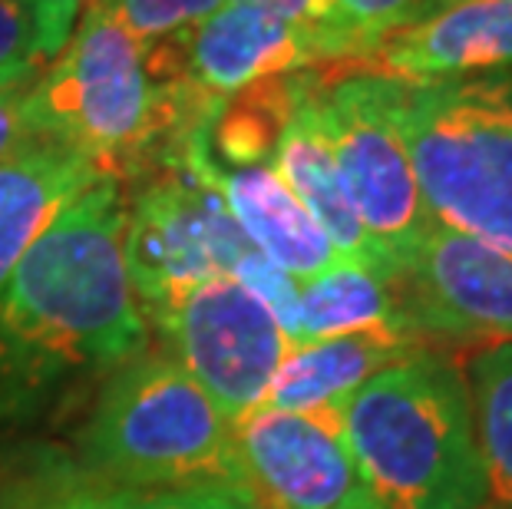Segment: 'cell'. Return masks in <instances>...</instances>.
I'll use <instances>...</instances> for the list:
<instances>
[{
	"label": "cell",
	"instance_id": "6da1fadb",
	"mask_svg": "<svg viewBox=\"0 0 512 509\" xmlns=\"http://www.w3.org/2000/svg\"><path fill=\"white\" fill-rule=\"evenodd\" d=\"M126 199L100 176L43 232L0 291V394L116 371L146 344L126 265Z\"/></svg>",
	"mask_w": 512,
	"mask_h": 509
},
{
	"label": "cell",
	"instance_id": "7a4b0ae2",
	"mask_svg": "<svg viewBox=\"0 0 512 509\" xmlns=\"http://www.w3.org/2000/svg\"><path fill=\"white\" fill-rule=\"evenodd\" d=\"M219 113L185 83L182 34L139 40L96 0L27 100L34 136L76 149L113 179L166 139L176 162Z\"/></svg>",
	"mask_w": 512,
	"mask_h": 509
},
{
	"label": "cell",
	"instance_id": "3957f363",
	"mask_svg": "<svg viewBox=\"0 0 512 509\" xmlns=\"http://www.w3.org/2000/svg\"><path fill=\"white\" fill-rule=\"evenodd\" d=\"M357 480L384 509H483L466 377L440 354L417 351L357 391L344 407Z\"/></svg>",
	"mask_w": 512,
	"mask_h": 509
},
{
	"label": "cell",
	"instance_id": "277c9868",
	"mask_svg": "<svg viewBox=\"0 0 512 509\" xmlns=\"http://www.w3.org/2000/svg\"><path fill=\"white\" fill-rule=\"evenodd\" d=\"M83 463L116 490L248 486L232 420L172 354L116 367L86 427Z\"/></svg>",
	"mask_w": 512,
	"mask_h": 509
},
{
	"label": "cell",
	"instance_id": "5b68a950",
	"mask_svg": "<svg viewBox=\"0 0 512 509\" xmlns=\"http://www.w3.org/2000/svg\"><path fill=\"white\" fill-rule=\"evenodd\" d=\"M400 129L430 219L512 255V73L403 83Z\"/></svg>",
	"mask_w": 512,
	"mask_h": 509
},
{
	"label": "cell",
	"instance_id": "8992f818",
	"mask_svg": "<svg viewBox=\"0 0 512 509\" xmlns=\"http://www.w3.org/2000/svg\"><path fill=\"white\" fill-rule=\"evenodd\" d=\"M400 80L377 73H341L318 83V119L331 143L337 172L367 235L374 238L394 278L430 229L413 162L400 129Z\"/></svg>",
	"mask_w": 512,
	"mask_h": 509
},
{
	"label": "cell",
	"instance_id": "52a82bcc",
	"mask_svg": "<svg viewBox=\"0 0 512 509\" xmlns=\"http://www.w3.org/2000/svg\"><path fill=\"white\" fill-rule=\"evenodd\" d=\"M248 248L219 189L185 159L126 205V265L146 318L199 281L232 275Z\"/></svg>",
	"mask_w": 512,
	"mask_h": 509
},
{
	"label": "cell",
	"instance_id": "ba28073f",
	"mask_svg": "<svg viewBox=\"0 0 512 509\" xmlns=\"http://www.w3.org/2000/svg\"><path fill=\"white\" fill-rule=\"evenodd\" d=\"M172 357L232 420L265 404L268 384L288 351L275 314L232 275L205 278L152 311Z\"/></svg>",
	"mask_w": 512,
	"mask_h": 509
},
{
	"label": "cell",
	"instance_id": "9c48e42d",
	"mask_svg": "<svg viewBox=\"0 0 512 509\" xmlns=\"http://www.w3.org/2000/svg\"><path fill=\"white\" fill-rule=\"evenodd\" d=\"M413 331L446 341H512V255L430 222L397 278Z\"/></svg>",
	"mask_w": 512,
	"mask_h": 509
},
{
	"label": "cell",
	"instance_id": "30bf717a",
	"mask_svg": "<svg viewBox=\"0 0 512 509\" xmlns=\"http://www.w3.org/2000/svg\"><path fill=\"white\" fill-rule=\"evenodd\" d=\"M232 427L261 509H337L361 486L344 437V407L261 404Z\"/></svg>",
	"mask_w": 512,
	"mask_h": 509
},
{
	"label": "cell",
	"instance_id": "8fae6325",
	"mask_svg": "<svg viewBox=\"0 0 512 509\" xmlns=\"http://www.w3.org/2000/svg\"><path fill=\"white\" fill-rule=\"evenodd\" d=\"M321 43L311 30L252 4H228L182 34V73L192 93L215 110L261 80L314 67Z\"/></svg>",
	"mask_w": 512,
	"mask_h": 509
},
{
	"label": "cell",
	"instance_id": "7c38bea8",
	"mask_svg": "<svg viewBox=\"0 0 512 509\" xmlns=\"http://www.w3.org/2000/svg\"><path fill=\"white\" fill-rule=\"evenodd\" d=\"M364 73L427 83L512 73V0H470L417 17L357 60Z\"/></svg>",
	"mask_w": 512,
	"mask_h": 509
},
{
	"label": "cell",
	"instance_id": "4fadbf2b",
	"mask_svg": "<svg viewBox=\"0 0 512 509\" xmlns=\"http://www.w3.org/2000/svg\"><path fill=\"white\" fill-rule=\"evenodd\" d=\"M179 159L192 162L219 189L225 209L232 212L248 242L294 281L318 278L337 262H344L331 238L271 166L222 169L212 159L209 129L192 136Z\"/></svg>",
	"mask_w": 512,
	"mask_h": 509
},
{
	"label": "cell",
	"instance_id": "5bb4252c",
	"mask_svg": "<svg viewBox=\"0 0 512 509\" xmlns=\"http://www.w3.org/2000/svg\"><path fill=\"white\" fill-rule=\"evenodd\" d=\"M318 77H311L308 90L301 93L298 106L288 116L285 129L278 136V146L271 153L268 166L278 172L281 182L301 199L304 209L311 212V219L321 225L324 235L331 238V245L337 248V255L344 262H354L361 268H370L380 278L394 281L397 278L390 272V265L384 262L380 248L374 245V238L367 235L354 212V202L347 196L344 179L337 172V162L331 153V143L324 136V126L318 119Z\"/></svg>",
	"mask_w": 512,
	"mask_h": 509
},
{
	"label": "cell",
	"instance_id": "9a60e30c",
	"mask_svg": "<svg viewBox=\"0 0 512 509\" xmlns=\"http://www.w3.org/2000/svg\"><path fill=\"white\" fill-rule=\"evenodd\" d=\"M417 351H423V338L400 328H374L288 344L268 384L265 404L281 410L347 407V400L370 377Z\"/></svg>",
	"mask_w": 512,
	"mask_h": 509
},
{
	"label": "cell",
	"instance_id": "2e32d148",
	"mask_svg": "<svg viewBox=\"0 0 512 509\" xmlns=\"http://www.w3.org/2000/svg\"><path fill=\"white\" fill-rule=\"evenodd\" d=\"M103 172L57 139L34 136L0 159V291L27 248Z\"/></svg>",
	"mask_w": 512,
	"mask_h": 509
},
{
	"label": "cell",
	"instance_id": "e0dca14e",
	"mask_svg": "<svg viewBox=\"0 0 512 509\" xmlns=\"http://www.w3.org/2000/svg\"><path fill=\"white\" fill-rule=\"evenodd\" d=\"M301 341L337 338V334L400 328L413 331L403 318L397 285L380 278L370 268L354 262H337L318 278L298 281ZM417 334V331H413Z\"/></svg>",
	"mask_w": 512,
	"mask_h": 509
},
{
	"label": "cell",
	"instance_id": "ac0fdd59",
	"mask_svg": "<svg viewBox=\"0 0 512 509\" xmlns=\"http://www.w3.org/2000/svg\"><path fill=\"white\" fill-rule=\"evenodd\" d=\"M466 387L489 500L512 509V341L486 344L470 361Z\"/></svg>",
	"mask_w": 512,
	"mask_h": 509
},
{
	"label": "cell",
	"instance_id": "d6986e66",
	"mask_svg": "<svg viewBox=\"0 0 512 509\" xmlns=\"http://www.w3.org/2000/svg\"><path fill=\"white\" fill-rule=\"evenodd\" d=\"M116 486L86 463L37 450L0 476V509H110Z\"/></svg>",
	"mask_w": 512,
	"mask_h": 509
},
{
	"label": "cell",
	"instance_id": "ffe728a7",
	"mask_svg": "<svg viewBox=\"0 0 512 509\" xmlns=\"http://www.w3.org/2000/svg\"><path fill=\"white\" fill-rule=\"evenodd\" d=\"M76 0H0V70L47 63L70 40Z\"/></svg>",
	"mask_w": 512,
	"mask_h": 509
},
{
	"label": "cell",
	"instance_id": "44dd1931",
	"mask_svg": "<svg viewBox=\"0 0 512 509\" xmlns=\"http://www.w3.org/2000/svg\"><path fill=\"white\" fill-rule=\"evenodd\" d=\"M423 0H331L321 30L324 60H361L390 30L410 24Z\"/></svg>",
	"mask_w": 512,
	"mask_h": 509
},
{
	"label": "cell",
	"instance_id": "7402d4cb",
	"mask_svg": "<svg viewBox=\"0 0 512 509\" xmlns=\"http://www.w3.org/2000/svg\"><path fill=\"white\" fill-rule=\"evenodd\" d=\"M139 40H169L189 34L222 10L228 0H96Z\"/></svg>",
	"mask_w": 512,
	"mask_h": 509
},
{
	"label": "cell",
	"instance_id": "603a6c76",
	"mask_svg": "<svg viewBox=\"0 0 512 509\" xmlns=\"http://www.w3.org/2000/svg\"><path fill=\"white\" fill-rule=\"evenodd\" d=\"M110 509H261L252 486L195 483L169 490H116Z\"/></svg>",
	"mask_w": 512,
	"mask_h": 509
},
{
	"label": "cell",
	"instance_id": "cb8c5ba5",
	"mask_svg": "<svg viewBox=\"0 0 512 509\" xmlns=\"http://www.w3.org/2000/svg\"><path fill=\"white\" fill-rule=\"evenodd\" d=\"M235 281L252 291L258 301H265L268 311L275 314L281 331L288 334L291 344H298L301 338V308H298V281L285 275L275 262H268L258 248H248L242 255V262L232 272Z\"/></svg>",
	"mask_w": 512,
	"mask_h": 509
},
{
	"label": "cell",
	"instance_id": "d4e9b609",
	"mask_svg": "<svg viewBox=\"0 0 512 509\" xmlns=\"http://www.w3.org/2000/svg\"><path fill=\"white\" fill-rule=\"evenodd\" d=\"M47 63H17V67L0 70V159H7L27 139H34V129H30L27 119V100Z\"/></svg>",
	"mask_w": 512,
	"mask_h": 509
},
{
	"label": "cell",
	"instance_id": "484cf974",
	"mask_svg": "<svg viewBox=\"0 0 512 509\" xmlns=\"http://www.w3.org/2000/svg\"><path fill=\"white\" fill-rule=\"evenodd\" d=\"M232 4H252V7L268 10V14H275L281 20H291V24L311 30V34L318 37V43H321V30L328 24V14H331V0H232ZM321 57H324V50H321Z\"/></svg>",
	"mask_w": 512,
	"mask_h": 509
},
{
	"label": "cell",
	"instance_id": "4316f807",
	"mask_svg": "<svg viewBox=\"0 0 512 509\" xmlns=\"http://www.w3.org/2000/svg\"><path fill=\"white\" fill-rule=\"evenodd\" d=\"M337 509H384V506H380V503L374 500V496H370V493L364 490V486H357V490H354L351 496H347V500H344L341 506H337Z\"/></svg>",
	"mask_w": 512,
	"mask_h": 509
},
{
	"label": "cell",
	"instance_id": "83f0119b",
	"mask_svg": "<svg viewBox=\"0 0 512 509\" xmlns=\"http://www.w3.org/2000/svg\"><path fill=\"white\" fill-rule=\"evenodd\" d=\"M453 4H470V0H423L417 17H427V14H433V10H443V7H453ZM417 17H413V20H417Z\"/></svg>",
	"mask_w": 512,
	"mask_h": 509
},
{
	"label": "cell",
	"instance_id": "f1b7e54d",
	"mask_svg": "<svg viewBox=\"0 0 512 509\" xmlns=\"http://www.w3.org/2000/svg\"><path fill=\"white\" fill-rule=\"evenodd\" d=\"M76 4H80V0H76Z\"/></svg>",
	"mask_w": 512,
	"mask_h": 509
}]
</instances>
